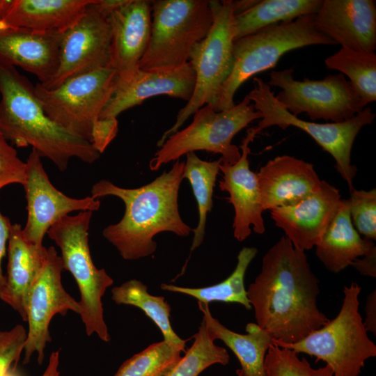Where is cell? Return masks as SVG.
Returning a JSON list of instances; mask_svg holds the SVG:
<instances>
[{"mask_svg": "<svg viewBox=\"0 0 376 376\" xmlns=\"http://www.w3.org/2000/svg\"><path fill=\"white\" fill-rule=\"evenodd\" d=\"M319 293L305 251L285 236L263 256L261 270L246 290L256 324L283 343L301 340L329 320L318 306Z\"/></svg>", "mask_w": 376, "mask_h": 376, "instance_id": "cell-1", "label": "cell"}, {"mask_svg": "<svg viewBox=\"0 0 376 376\" xmlns=\"http://www.w3.org/2000/svg\"><path fill=\"white\" fill-rule=\"evenodd\" d=\"M185 162L178 159L171 169L150 183L138 188L120 187L102 180L94 184L91 196H113L125 204L121 220L104 228L102 235L126 260L153 254L158 233L171 232L187 237L192 229L184 222L178 208V192L182 180Z\"/></svg>", "mask_w": 376, "mask_h": 376, "instance_id": "cell-2", "label": "cell"}, {"mask_svg": "<svg viewBox=\"0 0 376 376\" xmlns=\"http://www.w3.org/2000/svg\"><path fill=\"white\" fill-rule=\"evenodd\" d=\"M0 132L17 147H32L64 171L72 157L91 164L100 154L92 143L53 121L34 86L16 68L0 61Z\"/></svg>", "mask_w": 376, "mask_h": 376, "instance_id": "cell-3", "label": "cell"}, {"mask_svg": "<svg viewBox=\"0 0 376 376\" xmlns=\"http://www.w3.org/2000/svg\"><path fill=\"white\" fill-rule=\"evenodd\" d=\"M361 291L354 282L345 286L341 308L333 320L296 343L273 339L272 343L314 357L316 362L324 361L334 376H359L365 361L376 357V345L368 336L359 311Z\"/></svg>", "mask_w": 376, "mask_h": 376, "instance_id": "cell-4", "label": "cell"}, {"mask_svg": "<svg viewBox=\"0 0 376 376\" xmlns=\"http://www.w3.org/2000/svg\"><path fill=\"white\" fill-rule=\"evenodd\" d=\"M315 15L300 17L291 22L265 27L233 41V71L221 86L217 111L234 107V96L241 85L253 75L274 68L287 52L313 45H335L315 27Z\"/></svg>", "mask_w": 376, "mask_h": 376, "instance_id": "cell-5", "label": "cell"}, {"mask_svg": "<svg viewBox=\"0 0 376 376\" xmlns=\"http://www.w3.org/2000/svg\"><path fill=\"white\" fill-rule=\"evenodd\" d=\"M152 30L139 63L145 71H171L189 62L194 46L203 40L213 24L209 1H152Z\"/></svg>", "mask_w": 376, "mask_h": 376, "instance_id": "cell-6", "label": "cell"}, {"mask_svg": "<svg viewBox=\"0 0 376 376\" xmlns=\"http://www.w3.org/2000/svg\"><path fill=\"white\" fill-rule=\"evenodd\" d=\"M91 211L67 215L47 231L51 240L60 248L63 269L73 276L80 292L81 319L87 336L96 334L104 342L111 336L104 319L102 298L113 283L104 269H98L92 260L88 245Z\"/></svg>", "mask_w": 376, "mask_h": 376, "instance_id": "cell-7", "label": "cell"}, {"mask_svg": "<svg viewBox=\"0 0 376 376\" xmlns=\"http://www.w3.org/2000/svg\"><path fill=\"white\" fill-rule=\"evenodd\" d=\"M253 88L246 95L261 115L256 127L247 130L254 138L263 130L279 126L283 130L296 127L307 133L335 159L338 173L354 189L353 179L357 168L351 162V152L355 138L362 127L370 125L375 118L370 107L352 118L340 123H318L299 118L288 111L276 99L270 86L260 77L253 78Z\"/></svg>", "mask_w": 376, "mask_h": 376, "instance_id": "cell-8", "label": "cell"}, {"mask_svg": "<svg viewBox=\"0 0 376 376\" xmlns=\"http://www.w3.org/2000/svg\"><path fill=\"white\" fill-rule=\"evenodd\" d=\"M260 112L246 95L229 109L217 111L205 104L194 113L192 122L182 130L169 136L149 162L150 171L176 161L189 152L205 150L220 154L221 163L233 164L241 156L240 149L232 143L234 136L254 120Z\"/></svg>", "mask_w": 376, "mask_h": 376, "instance_id": "cell-9", "label": "cell"}, {"mask_svg": "<svg viewBox=\"0 0 376 376\" xmlns=\"http://www.w3.org/2000/svg\"><path fill=\"white\" fill-rule=\"evenodd\" d=\"M213 24L207 36L192 48L189 62L196 75L191 99L178 112L175 123L165 131L157 142L160 147L166 139L179 130L185 122L205 104H217L221 86L234 66L233 3L231 0L209 1Z\"/></svg>", "mask_w": 376, "mask_h": 376, "instance_id": "cell-10", "label": "cell"}, {"mask_svg": "<svg viewBox=\"0 0 376 376\" xmlns=\"http://www.w3.org/2000/svg\"><path fill=\"white\" fill-rule=\"evenodd\" d=\"M117 74L112 67L70 78L47 89L39 82L35 95L56 123L91 142L92 129L112 95Z\"/></svg>", "mask_w": 376, "mask_h": 376, "instance_id": "cell-11", "label": "cell"}, {"mask_svg": "<svg viewBox=\"0 0 376 376\" xmlns=\"http://www.w3.org/2000/svg\"><path fill=\"white\" fill-rule=\"evenodd\" d=\"M292 68L272 70L269 86L282 91L276 99L290 113H306L311 121L323 119L340 123L361 112L364 107L344 75H328L321 80L295 79Z\"/></svg>", "mask_w": 376, "mask_h": 376, "instance_id": "cell-12", "label": "cell"}, {"mask_svg": "<svg viewBox=\"0 0 376 376\" xmlns=\"http://www.w3.org/2000/svg\"><path fill=\"white\" fill-rule=\"evenodd\" d=\"M93 0L82 17L63 33L58 68L44 88L52 89L67 79L111 67V27L109 14Z\"/></svg>", "mask_w": 376, "mask_h": 376, "instance_id": "cell-13", "label": "cell"}, {"mask_svg": "<svg viewBox=\"0 0 376 376\" xmlns=\"http://www.w3.org/2000/svg\"><path fill=\"white\" fill-rule=\"evenodd\" d=\"M63 269L61 257L55 248H47L43 266L31 288L27 300L29 329L24 347V364L30 361L34 353L38 354V363H42L45 346L52 341L49 327L55 315H65L68 311L80 313L79 301L62 285Z\"/></svg>", "mask_w": 376, "mask_h": 376, "instance_id": "cell-14", "label": "cell"}, {"mask_svg": "<svg viewBox=\"0 0 376 376\" xmlns=\"http://www.w3.org/2000/svg\"><path fill=\"white\" fill-rule=\"evenodd\" d=\"M40 159L32 149L26 162V177L23 187L28 216L22 228L26 240L39 248L44 246L43 238L49 228L69 213L97 211L100 207V200L91 196L75 198L58 190L49 180Z\"/></svg>", "mask_w": 376, "mask_h": 376, "instance_id": "cell-15", "label": "cell"}, {"mask_svg": "<svg viewBox=\"0 0 376 376\" xmlns=\"http://www.w3.org/2000/svg\"><path fill=\"white\" fill-rule=\"evenodd\" d=\"M341 199L336 187L322 180L314 193L292 204L270 210L271 217L293 246L305 251L320 242Z\"/></svg>", "mask_w": 376, "mask_h": 376, "instance_id": "cell-16", "label": "cell"}, {"mask_svg": "<svg viewBox=\"0 0 376 376\" xmlns=\"http://www.w3.org/2000/svg\"><path fill=\"white\" fill-rule=\"evenodd\" d=\"M152 1L125 0L109 15L111 27V67L118 81L130 79L139 69L152 30Z\"/></svg>", "mask_w": 376, "mask_h": 376, "instance_id": "cell-17", "label": "cell"}, {"mask_svg": "<svg viewBox=\"0 0 376 376\" xmlns=\"http://www.w3.org/2000/svg\"><path fill=\"white\" fill-rule=\"evenodd\" d=\"M315 24L335 45L366 52L376 49L375 1L323 0Z\"/></svg>", "mask_w": 376, "mask_h": 376, "instance_id": "cell-18", "label": "cell"}, {"mask_svg": "<svg viewBox=\"0 0 376 376\" xmlns=\"http://www.w3.org/2000/svg\"><path fill=\"white\" fill-rule=\"evenodd\" d=\"M253 139L246 133L239 147L241 150L239 160L233 164H220L223 176L219 187L229 194L228 202L235 211L233 235L240 242L251 235V227L257 234L265 231L258 175L250 169L248 159L249 145Z\"/></svg>", "mask_w": 376, "mask_h": 376, "instance_id": "cell-19", "label": "cell"}, {"mask_svg": "<svg viewBox=\"0 0 376 376\" xmlns=\"http://www.w3.org/2000/svg\"><path fill=\"white\" fill-rule=\"evenodd\" d=\"M195 79V72L189 62L171 71L139 69L130 79L116 80L112 95L98 118H116L124 111L161 95L188 102L194 90Z\"/></svg>", "mask_w": 376, "mask_h": 376, "instance_id": "cell-20", "label": "cell"}, {"mask_svg": "<svg viewBox=\"0 0 376 376\" xmlns=\"http://www.w3.org/2000/svg\"><path fill=\"white\" fill-rule=\"evenodd\" d=\"M257 175L263 211L296 203L322 182L312 164L288 155L269 159Z\"/></svg>", "mask_w": 376, "mask_h": 376, "instance_id": "cell-21", "label": "cell"}, {"mask_svg": "<svg viewBox=\"0 0 376 376\" xmlns=\"http://www.w3.org/2000/svg\"><path fill=\"white\" fill-rule=\"evenodd\" d=\"M63 33L0 27V61L32 73L45 84L58 68Z\"/></svg>", "mask_w": 376, "mask_h": 376, "instance_id": "cell-22", "label": "cell"}, {"mask_svg": "<svg viewBox=\"0 0 376 376\" xmlns=\"http://www.w3.org/2000/svg\"><path fill=\"white\" fill-rule=\"evenodd\" d=\"M6 284L0 288V299L26 321V305L31 288L45 260L47 248L28 242L21 225L12 224L8 241Z\"/></svg>", "mask_w": 376, "mask_h": 376, "instance_id": "cell-23", "label": "cell"}, {"mask_svg": "<svg viewBox=\"0 0 376 376\" xmlns=\"http://www.w3.org/2000/svg\"><path fill=\"white\" fill-rule=\"evenodd\" d=\"M93 0H12L0 27L64 33L84 14Z\"/></svg>", "mask_w": 376, "mask_h": 376, "instance_id": "cell-24", "label": "cell"}, {"mask_svg": "<svg viewBox=\"0 0 376 376\" xmlns=\"http://www.w3.org/2000/svg\"><path fill=\"white\" fill-rule=\"evenodd\" d=\"M375 246L373 240L361 237L355 229L348 199H341L336 214L315 246V255L329 271L337 274Z\"/></svg>", "mask_w": 376, "mask_h": 376, "instance_id": "cell-25", "label": "cell"}, {"mask_svg": "<svg viewBox=\"0 0 376 376\" xmlns=\"http://www.w3.org/2000/svg\"><path fill=\"white\" fill-rule=\"evenodd\" d=\"M198 304L210 336L214 340H221L234 353L241 365L242 376H266L265 359L272 337L253 322L246 324V334L235 332L212 315L208 304Z\"/></svg>", "mask_w": 376, "mask_h": 376, "instance_id": "cell-26", "label": "cell"}, {"mask_svg": "<svg viewBox=\"0 0 376 376\" xmlns=\"http://www.w3.org/2000/svg\"><path fill=\"white\" fill-rule=\"evenodd\" d=\"M322 0H263L234 15V40L274 24L316 14Z\"/></svg>", "mask_w": 376, "mask_h": 376, "instance_id": "cell-27", "label": "cell"}, {"mask_svg": "<svg viewBox=\"0 0 376 376\" xmlns=\"http://www.w3.org/2000/svg\"><path fill=\"white\" fill-rule=\"evenodd\" d=\"M111 299L116 304L133 306L142 310L159 328L164 340L185 352L187 340L173 331L170 321L171 306L164 297L152 295L146 285L131 279L112 288Z\"/></svg>", "mask_w": 376, "mask_h": 376, "instance_id": "cell-28", "label": "cell"}, {"mask_svg": "<svg viewBox=\"0 0 376 376\" xmlns=\"http://www.w3.org/2000/svg\"><path fill=\"white\" fill-rule=\"evenodd\" d=\"M257 253L258 249L255 247H243L238 253L237 263L231 274L214 285L204 288H185L162 283L160 288L163 290L191 296L205 304L213 301L237 303L251 310L252 308L247 297L244 277L249 264Z\"/></svg>", "mask_w": 376, "mask_h": 376, "instance_id": "cell-29", "label": "cell"}, {"mask_svg": "<svg viewBox=\"0 0 376 376\" xmlns=\"http://www.w3.org/2000/svg\"><path fill=\"white\" fill-rule=\"evenodd\" d=\"M186 156L182 178L187 179L191 185L198 211V225L192 229V251L201 244L204 239L207 215L212 207L213 189L220 171L221 159L205 161L194 152H189Z\"/></svg>", "mask_w": 376, "mask_h": 376, "instance_id": "cell-30", "label": "cell"}, {"mask_svg": "<svg viewBox=\"0 0 376 376\" xmlns=\"http://www.w3.org/2000/svg\"><path fill=\"white\" fill-rule=\"evenodd\" d=\"M328 69L347 75L365 107L376 100V54L341 47L324 60Z\"/></svg>", "mask_w": 376, "mask_h": 376, "instance_id": "cell-31", "label": "cell"}, {"mask_svg": "<svg viewBox=\"0 0 376 376\" xmlns=\"http://www.w3.org/2000/svg\"><path fill=\"white\" fill-rule=\"evenodd\" d=\"M192 337L191 346L167 376H198L214 364L225 366L229 363L228 352L214 344L204 321Z\"/></svg>", "mask_w": 376, "mask_h": 376, "instance_id": "cell-32", "label": "cell"}, {"mask_svg": "<svg viewBox=\"0 0 376 376\" xmlns=\"http://www.w3.org/2000/svg\"><path fill=\"white\" fill-rule=\"evenodd\" d=\"M181 352L165 340L153 343L124 361L114 376H167L181 359Z\"/></svg>", "mask_w": 376, "mask_h": 376, "instance_id": "cell-33", "label": "cell"}, {"mask_svg": "<svg viewBox=\"0 0 376 376\" xmlns=\"http://www.w3.org/2000/svg\"><path fill=\"white\" fill-rule=\"evenodd\" d=\"M266 376H334L326 365L313 368L304 357L300 359L294 350L271 344L265 359Z\"/></svg>", "mask_w": 376, "mask_h": 376, "instance_id": "cell-34", "label": "cell"}, {"mask_svg": "<svg viewBox=\"0 0 376 376\" xmlns=\"http://www.w3.org/2000/svg\"><path fill=\"white\" fill-rule=\"evenodd\" d=\"M349 211L352 224L364 238L376 239V189L350 191Z\"/></svg>", "mask_w": 376, "mask_h": 376, "instance_id": "cell-35", "label": "cell"}, {"mask_svg": "<svg viewBox=\"0 0 376 376\" xmlns=\"http://www.w3.org/2000/svg\"><path fill=\"white\" fill-rule=\"evenodd\" d=\"M26 177V162L0 132V189L11 184L23 186Z\"/></svg>", "mask_w": 376, "mask_h": 376, "instance_id": "cell-36", "label": "cell"}, {"mask_svg": "<svg viewBox=\"0 0 376 376\" xmlns=\"http://www.w3.org/2000/svg\"><path fill=\"white\" fill-rule=\"evenodd\" d=\"M27 331L22 324L8 331H0V376H5L24 351Z\"/></svg>", "mask_w": 376, "mask_h": 376, "instance_id": "cell-37", "label": "cell"}, {"mask_svg": "<svg viewBox=\"0 0 376 376\" xmlns=\"http://www.w3.org/2000/svg\"><path fill=\"white\" fill-rule=\"evenodd\" d=\"M118 131L117 118H98L92 129L91 143L95 149L102 154L116 137Z\"/></svg>", "mask_w": 376, "mask_h": 376, "instance_id": "cell-38", "label": "cell"}, {"mask_svg": "<svg viewBox=\"0 0 376 376\" xmlns=\"http://www.w3.org/2000/svg\"><path fill=\"white\" fill-rule=\"evenodd\" d=\"M361 274L376 277V246L361 258H357L351 265Z\"/></svg>", "mask_w": 376, "mask_h": 376, "instance_id": "cell-39", "label": "cell"}, {"mask_svg": "<svg viewBox=\"0 0 376 376\" xmlns=\"http://www.w3.org/2000/svg\"><path fill=\"white\" fill-rule=\"evenodd\" d=\"M11 226L9 219L0 212V288L6 284V276L3 274L1 263L6 254Z\"/></svg>", "mask_w": 376, "mask_h": 376, "instance_id": "cell-40", "label": "cell"}, {"mask_svg": "<svg viewBox=\"0 0 376 376\" xmlns=\"http://www.w3.org/2000/svg\"><path fill=\"white\" fill-rule=\"evenodd\" d=\"M365 312L364 327L367 331L376 335V290L367 296Z\"/></svg>", "mask_w": 376, "mask_h": 376, "instance_id": "cell-41", "label": "cell"}, {"mask_svg": "<svg viewBox=\"0 0 376 376\" xmlns=\"http://www.w3.org/2000/svg\"><path fill=\"white\" fill-rule=\"evenodd\" d=\"M59 357L60 350L52 352L48 365L42 376H60L58 370Z\"/></svg>", "mask_w": 376, "mask_h": 376, "instance_id": "cell-42", "label": "cell"}, {"mask_svg": "<svg viewBox=\"0 0 376 376\" xmlns=\"http://www.w3.org/2000/svg\"><path fill=\"white\" fill-rule=\"evenodd\" d=\"M12 0H0V20L3 18L9 6H10Z\"/></svg>", "mask_w": 376, "mask_h": 376, "instance_id": "cell-43", "label": "cell"}, {"mask_svg": "<svg viewBox=\"0 0 376 376\" xmlns=\"http://www.w3.org/2000/svg\"><path fill=\"white\" fill-rule=\"evenodd\" d=\"M5 376H19L14 370H10Z\"/></svg>", "mask_w": 376, "mask_h": 376, "instance_id": "cell-44", "label": "cell"}, {"mask_svg": "<svg viewBox=\"0 0 376 376\" xmlns=\"http://www.w3.org/2000/svg\"><path fill=\"white\" fill-rule=\"evenodd\" d=\"M236 375L237 376H242V373L240 369H237L236 370Z\"/></svg>", "mask_w": 376, "mask_h": 376, "instance_id": "cell-45", "label": "cell"}]
</instances>
